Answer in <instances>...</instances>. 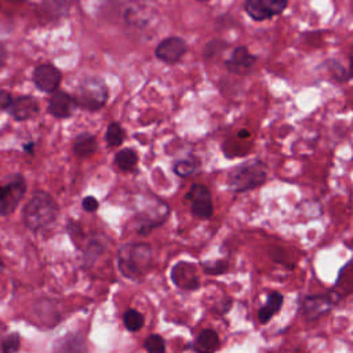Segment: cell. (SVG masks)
Masks as SVG:
<instances>
[{"mask_svg": "<svg viewBox=\"0 0 353 353\" xmlns=\"http://www.w3.org/2000/svg\"><path fill=\"white\" fill-rule=\"evenodd\" d=\"M58 217V206L46 192H36L27 203L23 220L31 231H42L49 228Z\"/></svg>", "mask_w": 353, "mask_h": 353, "instance_id": "1", "label": "cell"}, {"mask_svg": "<svg viewBox=\"0 0 353 353\" xmlns=\"http://www.w3.org/2000/svg\"><path fill=\"white\" fill-rule=\"evenodd\" d=\"M268 178V167L264 162L254 159L236 166L228 174V186L236 193L259 188Z\"/></svg>", "mask_w": 353, "mask_h": 353, "instance_id": "2", "label": "cell"}, {"mask_svg": "<svg viewBox=\"0 0 353 353\" xmlns=\"http://www.w3.org/2000/svg\"><path fill=\"white\" fill-rule=\"evenodd\" d=\"M151 259L152 248L148 244L131 243L120 248L118 255V265L126 277L138 280L148 270Z\"/></svg>", "mask_w": 353, "mask_h": 353, "instance_id": "3", "label": "cell"}, {"mask_svg": "<svg viewBox=\"0 0 353 353\" xmlns=\"http://www.w3.org/2000/svg\"><path fill=\"white\" fill-rule=\"evenodd\" d=\"M74 98L76 105L87 111H97L103 108L108 100L107 85L100 78H87L79 85Z\"/></svg>", "mask_w": 353, "mask_h": 353, "instance_id": "4", "label": "cell"}, {"mask_svg": "<svg viewBox=\"0 0 353 353\" xmlns=\"http://www.w3.org/2000/svg\"><path fill=\"white\" fill-rule=\"evenodd\" d=\"M338 301H339V297L332 290L325 294L305 295L299 299V303H298L299 314L306 321H316L317 319L328 313Z\"/></svg>", "mask_w": 353, "mask_h": 353, "instance_id": "5", "label": "cell"}, {"mask_svg": "<svg viewBox=\"0 0 353 353\" xmlns=\"http://www.w3.org/2000/svg\"><path fill=\"white\" fill-rule=\"evenodd\" d=\"M27 191V182L21 175H14L6 185H0V215L14 213Z\"/></svg>", "mask_w": 353, "mask_h": 353, "instance_id": "6", "label": "cell"}, {"mask_svg": "<svg viewBox=\"0 0 353 353\" xmlns=\"http://www.w3.org/2000/svg\"><path fill=\"white\" fill-rule=\"evenodd\" d=\"M288 6L287 0H247L244 12L253 21H268L280 16Z\"/></svg>", "mask_w": 353, "mask_h": 353, "instance_id": "7", "label": "cell"}, {"mask_svg": "<svg viewBox=\"0 0 353 353\" xmlns=\"http://www.w3.org/2000/svg\"><path fill=\"white\" fill-rule=\"evenodd\" d=\"M186 199L191 202V210L193 215L204 220L213 217L214 206H213L211 193L207 189V186L202 184L192 185L191 191L186 195Z\"/></svg>", "mask_w": 353, "mask_h": 353, "instance_id": "8", "label": "cell"}, {"mask_svg": "<svg viewBox=\"0 0 353 353\" xmlns=\"http://www.w3.org/2000/svg\"><path fill=\"white\" fill-rule=\"evenodd\" d=\"M186 45L181 38H167L156 47V57L164 64H177L185 54Z\"/></svg>", "mask_w": 353, "mask_h": 353, "instance_id": "9", "label": "cell"}, {"mask_svg": "<svg viewBox=\"0 0 353 353\" xmlns=\"http://www.w3.org/2000/svg\"><path fill=\"white\" fill-rule=\"evenodd\" d=\"M257 60H258V57L251 54L246 46H239L232 52V54H231L229 60H226L225 65H226L228 71L235 75H246L254 68Z\"/></svg>", "mask_w": 353, "mask_h": 353, "instance_id": "10", "label": "cell"}, {"mask_svg": "<svg viewBox=\"0 0 353 353\" xmlns=\"http://www.w3.org/2000/svg\"><path fill=\"white\" fill-rule=\"evenodd\" d=\"M61 72L54 65H39L34 72L35 86L45 93H56L61 83Z\"/></svg>", "mask_w": 353, "mask_h": 353, "instance_id": "11", "label": "cell"}, {"mask_svg": "<svg viewBox=\"0 0 353 353\" xmlns=\"http://www.w3.org/2000/svg\"><path fill=\"white\" fill-rule=\"evenodd\" d=\"M173 283L182 290H196L200 284L195 266L188 262H178L171 270Z\"/></svg>", "mask_w": 353, "mask_h": 353, "instance_id": "12", "label": "cell"}, {"mask_svg": "<svg viewBox=\"0 0 353 353\" xmlns=\"http://www.w3.org/2000/svg\"><path fill=\"white\" fill-rule=\"evenodd\" d=\"M53 353H89V345L82 334L69 332L56 341Z\"/></svg>", "mask_w": 353, "mask_h": 353, "instance_id": "13", "label": "cell"}, {"mask_svg": "<svg viewBox=\"0 0 353 353\" xmlns=\"http://www.w3.org/2000/svg\"><path fill=\"white\" fill-rule=\"evenodd\" d=\"M75 108H76L75 98L63 92H56L49 101V112L53 116L60 119L72 116Z\"/></svg>", "mask_w": 353, "mask_h": 353, "instance_id": "14", "label": "cell"}, {"mask_svg": "<svg viewBox=\"0 0 353 353\" xmlns=\"http://www.w3.org/2000/svg\"><path fill=\"white\" fill-rule=\"evenodd\" d=\"M39 112L38 101L34 97H19L10 107V115L17 120H28Z\"/></svg>", "mask_w": 353, "mask_h": 353, "instance_id": "15", "label": "cell"}, {"mask_svg": "<svg viewBox=\"0 0 353 353\" xmlns=\"http://www.w3.org/2000/svg\"><path fill=\"white\" fill-rule=\"evenodd\" d=\"M284 302V297L279 291H272L266 297L265 305H262L258 310V320L262 324H266L272 320V317L280 312Z\"/></svg>", "mask_w": 353, "mask_h": 353, "instance_id": "16", "label": "cell"}, {"mask_svg": "<svg viewBox=\"0 0 353 353\" xmlns=\"http://www.w3.org/2000/svg\"><path fill=\"white\" fill-rule=\"evenodd\" d=\"M221 345L220 336L217 331L211 328H206L200 331L195 342V350L197 353H215Z\"/></svg>", "mask_w": 353, "mask_h": 353, "instance_id": "17", "label": "cell"}, {"mask_svg": "<svg viewBox=\"0 0 353 353\" xmlns=\"http://www.w3.org/2000/svg\"><path fill=\"white\" fill-rule=\"evenodd\" d=\"M332 291L341 298H343L347 294L353 292V262H347L338 275V279L335 281V286Z\"/></svg>", "mask_w": 353, "mask_h": 353, "instance_id": "18", "label": "cell"}, {"mask_svg": "<svg viewBox=\"0 0 353 353\" xmlns=\"http://www.w3.org/2000/svg\"><path fill=\"white\" fill-rule=\"evenodd\" d=\"M97 151V140L92 134H81L74 142V152L81 158L92 156Z\"/></svg>", "mask_w": 353, "mask_h": 353, "instance_id": "19", "label": "cell"}, {"mask_svg": "<svg viewBox=\"0 0 353 353\" xmlns=\"http://www.w3.org/2000/svg\"><path fill=\"white\" fill-rule=\"evenodd\" d=\"M138 163V155L133 149H122L115 156V164L123 170L130 171L133 170Z\"/></svg>", "mask_w": 353, "mask_h": 353, "instance_id": "20", "label": "cell"}, {"mask_svg": "<svg viewBox=\"0 0 353 353\" xmlns=\"http://www.w3.org/2000/svg\"><path fill=\"white\" fill-rule=\"evenodd\" d=\"M123 323H125V327L129 331L136 332V331H140L144 327L145 317L137 309H127L125 316H123Z\"/></svg>", "mask_w": 353, "mask_h": 353, "instance_id": "21", "label": "cell"}, {"mask_svg": "<svg viewBox=\"0 0 353 353\" xmlns=\"http://www.w3.org/2000/svg\"><path fill=\"white\" fill-rule=\"evenodd\" d=\"M144 347L147 353H164L166 352V341L159 334H151L147 336L144 342Z\"/></svg>", "mask_w": 353, "mask_h": 353, "instance_id": "22", "label": "cell"}, {"mask_svg": "<svg viewBox=\"0 0 353 353\" xmlns=\"http://www.w3.org/2000/svg\"><path fill=\"white\" fill-rule=\"evenodd\" d=\"M125 140V130L116 122L111 123L107 130V142L111 147H119Z\"/></svg>", "mask_w": 353, "mask_h": 353, "instance_id": "23", "label": "cell"}, {"mask_svg": "<svg viewBox=\"0 0 353 353\" xmlns=\"http://www.w3.org/2000/svg\"><path fill=\"white\" fill-rule=\"evenodd\" d=\"M21 347V336L17 332L9 334L2 341V353H17Z\"/></svg>", "mask_w": 353, "mask_h": 353, "instance_id": "24", "label": "cell"}, {"mask_svg": "<svg viewBox=\"0 0 353 353\" xmlns=\"http://www.w3.org/2000/svg\"><path fill=\"white\" fill-rule=\"evenodd\" d=\"M196 167H197V166H196V162L192 160V159H189V160H180V162H177L175 166H174V173H175L177 175L185 178V177L192 175V174L195 173Z\"/></svg>", "mask_w": 353, "mask_h": 353, "instance_id": "25", "label": "cell"}, {"mask_svg": "<svg viewBox=\"0 0 353 353\" xmlns=\"http://www.w3.org/2000/svg\"><path fill=\"white\" fill-rule=\"evenodd\" d=\"M228 262L226 261H215V262H207L203 264V269L208 275H221L228 270Z\"/></svg>", "mask_w": 353, "mask_h": 353, "instance_id": "26", "label": "cell"}, {"mask_svg": "<svg viewBox=\"0 0 353 353\" xmlns=\"http://www.w3.org/2000/svg\"><path fill=\"white\" fill-rule=\"evenodd\" d=\"M225 47H226V43H224L221 41H211L210 43H207V46L203 52V56H204V58H213L217 54H220Z\"/></svg>", "mask_w": 353, "mask_h": 353, "instance_id": "27", "label": "cell"}, {"mask_svg": "<svg viewBox=\"0 0 353 353\" xmlns=\"http://www.w3.org/2000/svg\"><path fill=\"white\" fill-rule=\"evenodd\" d=\"M331 64L334 65V67H330V69H332V72H334V76L339 81V82H345V81H347L349 78H350V75L341 67V64L339 63H336V61H334V60H331Z\"/></svg>", "mask_w": 353, "mask_h": 353, "instance_id": "28", "label": "cell"}, {"mask_svg": "<svg viewBox=\"0 0 353 353\" xmlns=\"http://www.w3.org/2000/svg\"><path fill=\"white\" fill-rule=\"evenodd\" d=\"M83 208L87 211V213H94L97 211L98 208V200L94 197V196H87L86 199H83V203H82Z\"/></svg>", "mask_w": 353, "mask_h": 353, "instance_id": "29", "label": "cell"}, {"mask_svg": "<svg viewBox=\"0 0 353 353\" xmlns=\"http://www.w3.org/2000/svg\"><path fill=\"white\" fill-rule=\"evenodd\" d=\"M12 104H13L12 96L5 90H0V109H10Z\"/></svg>", "mask_w": 353, "mask_h": 353, "instance_id": "30", "label": "cell"}, {"mask_svg": "<svg viewBox=\"0 0 353 353\" xmlns=\"http://www.w3.org/2000/svg\"><path fill=\"white\" fill-rule=\"evenodd\" d=\"M349 75L350 78H353V50L350 52V56H349Z\"/></svg>", "mask_w": 353, "mask_h": 353, "instance_id": "31", "label": "cell"}, {"mask_svg": "<svg viewBox=\"0 0 353 353\" xmlns=\"http://www.w3.org/2000/svg\"><path fill=\"white\" fill-rule=\"evenodd\" d=\"M349 247H350V248H353V240H352V242H350V244H349Z\"/></svg>", "mask_w": 353, "mask_h": 353, "instance_id": "32", "label": "cell"}, {"mask_svg": "<svg viewBox=\"0 0 353 353\" xmlns=\"http://www.w3.org/2000/svg\"><path fill=\"white\" fill-rule=\"evenodd\" d=\"M0 265H2V261H0Z\"/></svg>", "mask_w": 353, "mask_h": 353, "instance_id": "33", "label": "cell"}]
</instances>
